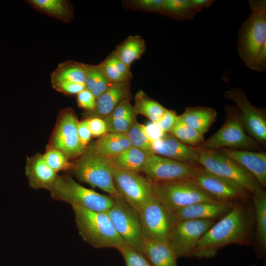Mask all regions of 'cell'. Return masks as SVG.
Returning a JSON list of instances; mask_svg holds the SVG:
<instances>
[{"mask_svg": "<svg viewBox=\"0 0 266 266\" xmlns=\"http://www.w3.org/2000/svg\"><path fill=\"white\" fill-rule=\"evenodd\" d=\"M71 206L79 234L92 247L118 249L126 243L115 230L105 212L94 211L77 205Z\"/></svg>", "mask_w": 266, "mask_h": 266, "instance_id": "cell-3", "label": "cell"}, {"mask_svg": "<svg viewBox=\"0 0 266 266\" xmlns=\"http://www.w3.org/2000/svg\"><path fill=\"white\" fill-rule=\"evenodd\" d=\"M133 108L136 114L144 115L154 123L160 119L166 109L158 102L148 97L142 91L136 93Z\"/></svg>", "mask_w": 266, "mask_h": 266, "instance_id": "cell-32", "label": "cell"}, {"mask_svg": "<svg viewBox=\"0 0 266 266\" xmlns=\"http://www.w3.org/2000/svg\"><path fill=\"white\" fill-rule=\"evenodd\" d=\"M25 173L29 185L35 189L50 190L58 176L46 162L43 155L36 154L27 157Z\"/></svg>", "mask_w": 266, "mask_h": 266, "instance_id": "cell-21", "label": "cell"}, {"mask_svg": "<svg viewBox=\"0 0 266 266\" xmlns=\"http://www.w3.org/2000/svg\"><path fill=\"white\" fill-rule=\"evenodd\" d=\"M142 129L146 136L152 144L162 138L166 133L156 123L149 122L142 125Z\"/></svg>", "mask_w": 266, "mask_h": 266, "instance_id": "cell-45", "label": "cell"}, {"mask_svg": "<svg viewBox=\"0 0 266 266\" xmlns=\"http://www.w3.org/2000/svg\"><path fill=\"white\" fill-rule=\"evenodd\" d=\"M178 115L173 111L166 109L156 124L165 133H170L174 126Z\"/></svg>", "mask_w": 266, "mask_h": 266, "instance_id": "cell-43", "label": "cell"}, {"mask_svg": "<svg viewBox=\"0 0 266 266\" xmlns=\"http://www.w3.org/2000/svg\"><path fill=\"white\" fill-rule=\"evenodd\" d=\"M130 81L112 83L97 99L95 108L86 111L87 119L99 118L104 119L110 115L118 104L129 98Z\"/></svg>", "mask_w": 266, "mask_h": 266, "instance_id": "cell-19", "label": "cell"}, {"mask_svg": "<svg viewBox=\"0 0 266 266\" xmlns=\"http://www.w3.org/2000/svg\"><path fill=\"white\" fill-rule=\"evenodd\" d=\"M144 39L138 35H130L117 46L115 51L121 62L130 67L135 60L140 58L145 51Z\"/></svg>", "mask_w": 266, "mask_h": 266, "instance_id": "cell-30", "label": "cell"}, {"mask_svg": "<svg viewBox=\"0 0 266 266\" xmlns=\"http://www.w3.org/2000/svg\"><path fill=\"white\" fill-rule=\"evenodd\" d=\"M98 65L111 83L130 81L132 78L130 67L121 61L115 50Z\"/></svg>", "mask_w": 266, "mask_h": 266, "instance_id": "cell-29", "label": "cell"}, {"mask_svg": "<svg viewBox=\"0 0 266 266\" xmlns=\"http://www.w3.org/2000/svg\"><path fill=\"white\" fill-rule=\"evenodd\" d=\"M252 195L256 224V248L258 256L262 258L266 251V193L260 187Z\"/></svg>", "mask_w": 266, "mask_h": 266, "instance_id": "cell-22", "label": "cell"}, {"mask_svg": "<svg viewBox=\"0 0 266 266\" xmlns=\"http://www.w3.org/2000/svg\"><path fill=\"white\" fill-rule=\"evenodd\" d=\"M73 164L70 171L79 181L98 188L112 198L121 197L115 187L111 165L106 157L88 146Z\"/></svg>", "mask_w": 266, "mask_h": 266, "instance_id": "cell-5", "label": "cell"}, {"mask_svg": "<svg viewBox=\"0 0 266 266\" xmlns=\"http://www.w3.org/2000/svg\"><path fill=\"white\" fill-rule=\"evenodd\" d=\"M192 2L198 11L200 12L205 8L210 6L214 2L210 0H192Z\"/></svg>", "mask_w": 266, "mask_h": 266, "instance_id": "cell-47", "label": "cell"}, {"mask_svg": "<svg viewBox=\"0 0 266 266\" xmlns=\"http://www.w3.org/2000/svg\"><path fill=\"white\" fill-rule=\"evenodd\" d=\"M198 185L216 200L233 202L243 200L251 194L239 183L213 174L200 165H196L192 178Z\"/></svg>", "mask_w": 266, "mask_h": 266, "instance_id": "cell-14", "label": "cell"}, {"mask_svg": "<svg viewBox=\"0 0 266 266\" xmlns=\"http://www.w3.org/2000/svg\"><path fill=\"white\" fill-rule=\"evenodd\" d=\"M89 146L108 158L131 147V144L126 133H107Z\"/></svg>", "mask_w": 266, "mask_h": 266, "instance_id": "cell-24", "label": "cell"}, {"mask_svg": "<svg viewBox=\"0 0 266 266\" xmlns=\"http://www.w3.org/2000/svg\"><path fill=\"white\" fill-rule=\"evenodd\" d=\"M135 114L129 98H127L121 101L112 112L106 118L110 119H119Z\"/></svg>", "mask_w": 266, "mask_h": 266, "instance_id": "cell-41", "label": "cell"}, {"mask_svg": "<svg viewBox=\"0 0 266 266\" xmlns=\"http://www.w3.org/2000/svg\"><path fill=\"white\" fill-rule=\"evenodd\" d=\"M198 12L192 0H163L160 14L183 20L193 19Z\"/></svg>", "mask_w": 266, "mask_h": 266, "instance_id": "cell-31", "label": "cell"}, {"mask_svg": "<svg viewBox=\"0 0 266 266\" xmlns=\"http://www.w3.org/2000/svg\"><path fill=\"white\" fill-rule=\"evenodd\" d=\"M77 133L79 140L82 145L87 147L92 135L88 126V120L85 119L79 122L77 127Z\"/></svg>", "mask_w": 266, "mask_h": 266, "instance_id": "cell-46", "label": "cell"}, {"mask_svg": "<svg viewBox=\"0 0 266 266\" xmlns=\"http://www.w3.org/2000/svg\"><path fill=\"white\" fill-rule=\"evenodd\" d=\"M26 2L36 11L65 23H69L73 17V9L68 0H28Z\"/></svg>", "mask_w": 266, "mask_h": 266, "instance_id": "cell-25", "label": "cell"}, {"mask_svg": "<svg viewBox=\"0 0 266 266\" xmlns=\"http://www.w3.org/2000/svg\"><path fill=\"white\" fill-rule=\"evenodd\" d=\"M224 96L235 103L239 111L242 125L249 136L255 140L265 144L266 119L265 110L253 106L242 90L232 88L226 90Z\"/></svg>", "mask_w": 266, "mask_h": 266, "instance_id": "cell-15", "label": "cell"}, {"mask_svg": "<svg viewBox=\"0 0 266 266\" xmlns=\"http://www.w3.org/2000/svg\"><path fill=\"white\" fill-rule=\"evenodd\" d=\"M113 199L112 205L106 213L115 230L126 244L142 253L144 237L138 213L122 197Z\"/></svg>", "mask_w": 266, "mask_h": 266, "instance_id": "cell-11", "label": "cell"}, {"mask_svg": "<svg viewBox=\"0 0 266 266\" xmlns=\"http://www.w3.org/2000/svg\"><path fill=\"white\" fill-rule=\"evenodd\" d=\"M148 155L142 151L131 146L120 153L107 158L110 164L117 168L133 172H141Z\"/></svg>", "mask_w": 266, "mask_h": 266, "instance_id": "cell-27", "label": "cell"}, {"mask_svg": "<svg viewBox=\"0 0 266 266\" xmlns=\"http://www.w3.org/2000/svg\"><path fill=\"white\" fill-rule=\"evenodd\" d=\"M144 239L168 244L170 235L178 222L155 198L151 199L138 212Z\"/></svg>", "mask_w": 266, "mask_h": 266, "instance_id": "cell-10", "label": "cell"}, {"mask_svg": "<svg viewBox=\"0 0 266 266\" xmlns=\"http://www.w3.org/2000/svg\"><path fill=\"white\" fill-rule=\"evenodd\" d=\"M152 144L154 154L184 163H198L196 147L183 143L169 133Z\"/></svg>", "mask_w": 266, "mask_h": 266, "instance_id": "cell-18", "label": "cell"}, {"mask_svg": "<svg viewBox=\"0 0 266 266\" xmlns=\"http://www.w3.org/2000/svg\"><path fill=\"white\" fill-rule=\"evenodd\" d=\"M86 64L68 60L58 65L51 74L52 85L62 81L85 84Z\"/></svg>", "mask_w": 266, "mask_h": 266, "instance_id": "cell-28", "label": "cell"}, {"mask_svg": "<svg viewBox=\"0 0 266 266\" xmlns=\"http://www.w3.org/2000/svg\"><path fill=\"white\" fill-rule=\"evenodd\" d=\"M76 100L78 106L86 111H92L96 106V98L86 88L76 95Z\"/></svg>", "mask_w": 266, "mask_h": 266, "instance_id": "cell-42", "label": "cell"}, {"mask_svg": "<svg viewBox=\"0 0 266 266\" xmlns=\"http://www.w3.org/2000/svg\"><path fill=\"white\" fill-rule=\"evenodd\" d=\"M57 91L66 95H77L86 88L85 84L72 81H62L52 84Z\"/></svg>", "mask_w": 266, "mask_h": 266, "instance_id": "cell-40", "label": "cell"}, {"mask_svg": "<svg viewBox=\"0 0 266 266\" xmlns=\"http://www.w3.org/2000/svg\"><path fill=\"white\" fill-rule=\"evenodd\" d=\"M112 83L98 65L86 64L85 86L97 99Z\"/></svg>", "mask_w": 266, "mask_h": 266, "instance_id": "cell-33", "label": "cell"}, {"mask_svg": "<svg viewBox=\"0 0 266 266\" xmlns=\"http://www.w3.org/2000/svg\"><path fill=\"white\" fill-rule=\"evenodd\" d=\"M249 172L263 188L266 185V153L223 148L217 150Z\"/></svg>", "mask_w": 266, "mask_h": 266, "instance_id": "cell-20", "label": "cell"}, {"mask_svg": "<svg viewBox=\"0 0 266 266\" xmlns=\"http://www.w3.org/2000/svg\"><path fill=\"white\" fill-rule=\"evenodd\" d=\"M169 133L183 143L193 147L198 146L204 140L203 134L188 125L180 115L178 116Z\"/></svg>", "mask_w": 266, "mask_h": 266, "instance_id": "cell-34", "label": "cell"}, {"mask_svg": "<svg viewBox=\"0 0 266 266\" xmlns=\"http://www.w3.org/2000/svg\"><path fill=\"white\" fill-rule=\"evenodd\" d=\"M135 117V115L114 119L104 118L107 133H127L136 120Z\"/></svg>", "mask_w": 266, "mask_h": 266, "instance_id": "cell-39", "label": "cell"}, {"mask_svg": "<svg viewBox=\"0 0 266 266\" xmlns=\"http://www.w3.org/2000/svg\"><path fill=\"white\" fill-rule=\"evenodd\" d=\"M227 117L220 129L198 147L210 150L228 148L246 150L256 147L255 140L248 135L242 125L238 109L227 108Z\"/></svg>", "mask_w": 266, "mask_h": 266, "instance_id": "cell-8", "label": "cell"}, {"mask_svg": "<svg viewBox=\"0 0 266 266\" xmlns=\"http://www.w3.org/2000/svg\"><path fill=\"white\" fill-rule=\"evenodd\" d=\"M163 0H128L122 1L123 6L132 10L160 14Z\"/></svg>", "mask_w": 266, "mask_h": 266, "instance_id": "cell-38", "label": "cell"}, {"mask_svg": "<svg viewBox=\"0 0 266 266\" xmlns=\"http://www.w3.org/2000/svg\"><path fill=\"white\" fill-rule=\"evenodd\" d=\"M214 223V221L207 220L178 221L168 242L176 258L192 257L199 240Z\"/></svg>", "mask_w": 266, "mask_h": 266, "instance_id": "cell-13", "label": "cell"}, {"mask_svg": "<svg viewBox=\"0 0 266 266\" xmlns=\"http://www.w3.org/2000/svg\"><path fill=\"white\" fill-rule=\"evenodd\" d=\"M43 157L48 166L57 173L60 171H70L73 166L64 154L55 149L47 148Z\"/></svg>", "mask_w": 266, "mask_h": 266, "instance_id": "cell-36", "label": "cell"}, {"mask_svg": "<svg viewBox=\"0 0 266 266\" xmlns=\"http://www.w3.org/2000/svg\"><path fill=\"white\" fill-rule=\"evenodd\" d=\"M250 266H256L254 264H253V265H251Z\"/></svg>", "mask_w": 266, "mask_h": 266, "instance_id": "cell-48", "label": "cell"}, {"mask_svg": "<svg viewBox=\"0 0 266 266\" xmlns=\"http://www.w3.org/2000/svg\"><path fill=\"white\" fill-rule=\"evenodd\" d=\"M142 253L153 266H178L167 243L144 238Z\"/></svg>", "mask_w": 266, "mask_h": 266, "instance_id": "cell-23", "label": "cell"}, {"mask_svg": "<svg viewBox=\"0 0 266 266\" xmlns=\"http://www.w3.org/2000/svg\"><path fill=\"white\" fill-rule=\"evenodd\" d=\"M88 120V126L93 137H100L107 133L106 125L103 119L94 117Z\"/></svg>", "mask_w": 266, "mask_h": 266, "instance_id": "cell-44", "label": "cell"}, {"mask_svg": "<svg viewBox=\"0 0 266 266\" xmlns=\"http://www.w3.org/2000/svg\"><path fill=\"white\" fill-rule=\"evenodd\" d=\"M126 134L132 146L142 151L148 155L154 154L152 143L144 133L142 124L135 120Z\"/></svg>", "mask_w": 266, "mask_h": 266, "instance_id": "cell-35", "label": "cell"}, {"mask_svg": "<svg viewBox=\"0 0 266 266\" xmlns=\"http://www.w3.org/2000/svg\"><path fill=\"white\" fill-rule=\"evenodd\" d=\"M151 181L155 198L168 211L172 213L195 203L218 201L192 178L170 181Z\"/></svg>", "mask_w": 266, "mask_h": 266, "instance_id": "cell-4", "label": "cell"}, {"mask_svg": "<svg viewBox=\"0 0 266 266\" xmlns=\"http://www.w3.org/2000/svg\"><path fill=\"white\" fill-rule=\"evenodd\" d=\"M251 13L241 25L237 42L238 55L249 68L266 69V0H249Z\"/></svg>", "mask_w": 266, "mask_h": 266, "instance_id": "cell-2", "label": "cell"}, {"mask_svg": "<svg viewBox=\"0 0 266 266\" xmlns=\"http://www.w3.org/2000/svg\"><path fill=\"white\" fill-rule=\"evenodd\" d=\"M180 116L188 125L203 134L216 120L217 112L214 109L205 106L189 107Z\"/></svg>", "mask_w": 266, "mask_h": 266, "instance_id": "cell-26", "label": "cell"}, {"mask_svg": "<svg viewBox=\"0 0 266 266\" xmlns=\"http://www.w3.org/2000/svg\"><path fill=\"white\" fill-rule=\"evenodd\" d=\"M196 165L152 154L147 156L141 171L151 181H170L192 178Z\"/></svg>", "mask_w": 266, "mask_h": 266, "instance_id": "cell-16", "label": "cell"}, {"mask_svg": "<svg viewBox=\"0 0 266 266\" xmlns=\"http://www.w3.org/2000/svg\"><path fill=\"white\" fill-rule=\"evenodd\" d=\"M79 122L73 109H62L47 148L58 150L69 160L79 157L86 148L81 143L77 133Z\"/></svg>", "mask_w": 266, "mask_h": 266, "instance_id": "cell-12", "label": "cell"}, {"mask_svg": "<svg viewBox=\"0 0 266 266\" xmlns=\"http://www.w3.org/2000/svg\"><path fill=\"white\" fill-rule=\"evenodd\" d=\"M115 187L120 196L138 213L154 196L151 180L138 172L122 170L111 165Z\"/></svg>", "mask_w": 266, "mask_h": 266, "instance_id": "cell-9", "label": "cell"}, {"mask_svg": "<svg viewBox=\"0 0 266 266\" xmlns=\"http://www.w3.org/2000/svg\"><path fill=\"white\" fill-rule=\"evenodd\" d=\"M196 148L198 163L208 171L239 183L251 195L262 187L249 172L232 158L217 150Z\"/></svg>", "mask_w": 266, "mask_h": 266, "instance_id": "cell-7", "label": "cell"}, {"mask_svg": "<svg viewBox=\"0 0 266 266\" xmlns=\"http://www.w3.org/2000/svg\"><path fill=\"white\" fill-rule=\"evenodd\" d=\"M254 221L253 210L243 204L234 203L232 209L202 236L192 257L209 259L230 244L251 245Z\"/></svg>", "mask_w": 266, "mask_h": 266, "instance_id": "cell-1", "label": "cell"}, {"mask_svg": "<svg viewBox=\"0 0 266 266\" xmlns=\"http://www.w3.org/2000/svg\"><path fill=\"white\" fill-rule=\"evenodd\" d=\"M49 191L51 197L97 212H106L112 205L113 198L85 188L67 174L58 175Z\"/></svg>", "mask_w": 266, "mask_h": 266, "instance_id": "cell-6", "label": "cell"}, {"mask_svg": "<svg viewBox=\"0 0 266 266\" xmlns=\"http://www.w3.org/2000/svg\"><path fill=\"white\" fill-rule=\"evenodd\" d=\"M234 202L216 201L200 202L180 209L173 213L177 221L186 220L214 221L229 213Z\"/></svg>", "mask_w": 266, "mask_h": 266, "instance_id": "cell-17", "label": "cell"}, {"mask_svg": "<svg viewBox=\"0 0 266 266\" xmlns=\"http://www.w3.org/2000/svg\"><path fill=\"white\" fill-rule=\"evenodd\" d=\"M117 250L122 255L126 266H153L143 253L126 243Z\"/></svg>", "mask_w": 266, "mask_h": 266, "instance_id": "cell-37", "label": "cell"}]
</instances>
